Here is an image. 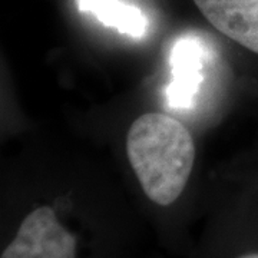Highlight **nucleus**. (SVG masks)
Here are the masks:
<instances>
[{"label":"nucleus","instance_id":"f257e3e1","mask_svg":"<svg viewBox=\"0 0 258 258\" xmlns=\"http://www.w3.org/2000/svg\"><path fill=\"white\" fill-rule=\"evenodd\" d=\"M126 155L148 201L159 210L179 203L195 162V142L181 120L162 112H147L126 135Z\"/></svg>","mask_w":258,"mask_h":258},{"label":"nucleus","instance_id":"f03ea898","mask_svg":"<svg viewBox=\"0 0 258 258\" xmlns=\"http://www.w3.org/2000/svg\"><path fill=\"white\" fill-rule=\"evenodd\" d=\"M212 28L258 55V0H194Z\"/></svg>","mask_w":258,"mask_h":258},{"label":"nucleus","instance_id":"7ed1b4c3","mask_svg":"<svg viewBox=\"0 0 258 258\" xmlns=\"http://www.w3.org/2000/svg\"><path fill=\"white\" fill-rule=\"evenodd\" d=\"M78 6L82 12L92 13L103 25L129 36L141 37L147 30V19L142 12L119 0H79Z\"/></svg>","mask_w":258,"mask_h":258},{"label":"nucleus","instance_id":"20e7f679","mask_svg":"<svg viewBox=\"0 0 258 258\" xmlns=\"http://www.w3.org/2000/svg\"><path fill=\"white\" fill-rule=\"evenodd\" d=\"M175 79H174V91L171 92V99L175 98L176 102H188V96L192 95L198 86V66L197 63L191 60L194 56V50L189 47H181L175 50Z\"/></svg>","mask_w":258,"mask_h":258},{"label":"nucleus","instance_id":"39448f33","mask_svg":"<svg viewBox=\"0 0 258 258\" xmlns=\"http://www.w3.org/2000/svg\"><path fill=\"white\" fill-rule=\"evenodd\" d=\"M232 258H258V251H257V249H249V251H244V252H240V254L234 255Z\"/></svg>","mask_w":258,"mask_h":258}]
</instances>
